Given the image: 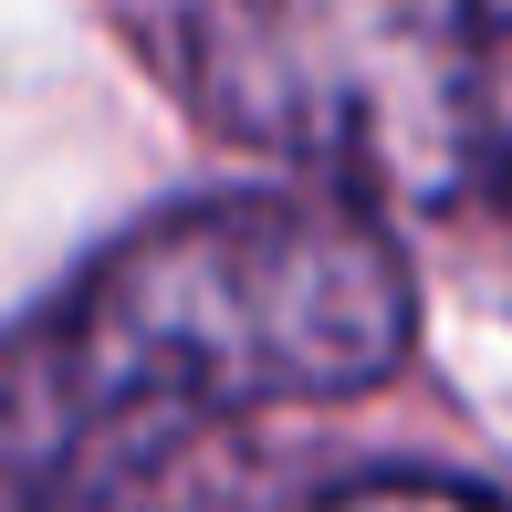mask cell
I'll list each match as a JSON object with an SVG mask.
<instances>
[{
  "label": "cell",
  "mask_w": 512,
  "mask_h": 512,
  "mask_svg": "<svg viewBox=\"0 0 512 512\" xmlns=\"http://www.w3.org/2000/svg\"><path fill=\"white\" fill-rule=\"evenodd\" d=\"M418 345V272L335 189H230L126 230L0 345V512H105L251 450L262 408L366 398Z\"/></svg>",
  "instance_id": "6da1fadb"
},
{
  "label": "cell",
  "mask_w": 512,
  "mask_h": 512,
  "mask_svg": "<svg viewBox=\"0 0 512 512\" xmlns=\"http://www.w3.org/2000/svg\"><path fill=\"white\" fill-rule=\"evenodd\" d=\"M147 53L209 136L377 220L512 189V0H168Z\"/></svg>",
  "instance_id": "7a4b0ae2"
},
{
  "label": "cell",
  "mask_w": 512,
  "mask_h": 512,
  "mask_svg": "<svg viewBox=\"0 0 512 512\" xmlns=\"http://www.w3.org/2000/svg\"><path fill=\"white\" fill-rule=\"evenodd\" d=\"M492 209H502V230H512V189H502V199H492Z\"/></svg>",
  "instance_id": "277c9868"
},
{
  "label": "cell",
  "mask_w": 512,
  "mask_h": 512,
  "mask_svg": "<svg viewBox=\"0 0 512 512\" xmlns=\"http://www.w3.org/2000/svg\"><path fill=\"white\" fill-rule=\"evenodd\" d=\"M314 512H512L502 492H471V481H439V471H377V481H345Z\"/></svg>",
  "instance_id": "3957f363"
}]
</instances>
